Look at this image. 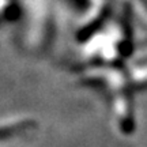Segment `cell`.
<instances>
[{
	"instance_id": "obj_1",
	"label": "cell",
	"mask_w": 147,
	"mask_h": 147,
	"mask_svg": "<svg viewBox=\"0 0 147 147\" xmlns=\"http://www.w3.org/2000/svg\"><path fill=\"white\" fill-rule=\"evenodd\" d=\"M34 125H36V121L29 116L18 115L0 117V140L12 138L25 131H29Z\"/></svg>"
}]
</instances>
